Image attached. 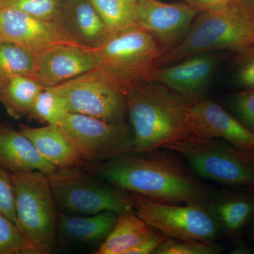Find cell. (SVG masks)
Returning <instances> with one entry per match:
<instances>
[{"instance_id": "obj_36", "label": "cell", "mask_w": 254, "mask_h": 254, "mask_svg": "<svg viewBox=\"0 0 254 254\" xmlns=\"http://www.w3.org/2000/svg\"><path fill=\"white\" fill-rule=\"evenodd\" d=\"M253 238L254 240V230H253Z\"/></svg>"}, {"instance_id": "obj_28", "label": "cell", "mask_w": 254, "mask_h": 254, "mask_svg": "<svg viewBox=\"0 0 254 254\" xmlns=\"http://www.w3.org/2000/svg\"><path fill=\"white\" fill-rule=\"evenodd\" d=\"M222 252L215 242L167 238L153 254H218Z\"/></svg>"}, {"instance_id": "obj_25", "label": "cell", "mask_w": 254, "mask_h": 254, "mask_svg": "<svg viewBox=\"0 0 254 254\" xmlns=\"http://www.w3.org/2000/svg\"><path fill=\"white\" fill-rule=\"evenodd\" d=\"M68 113L63 98L51 88H45L35 100L28 118L38 123L59 125Z\"/></svg>"}, {"instance_id": "obj_32", "label": "cell", "mask_w": 254, "mask_h": 254, "mask_svg": "<svg viewBox=\"0 0 254 254\" xmlns=\"http://www.w3.org/2000/svg\"><path fill=\"white\" fill-rule=\"evenodd\" d=\"M168 238L166 236L155 230V232L144 242L132 249L127 254H153L159 246Z\"/></svg>"}, {"instance_id": "obj_2", "label": "cell", "mask_w": 254, "mask_h": 254, "mask_svg": "<svg viewBox=\"0 0 254 254\" xmlns=\"http://www.w3.org/2000/svg\"><path fill=\"white\" fill-rule=\"evenodd\" d=\"M187 103L156 82L141 80L129 85L126 106L133 134V152L157 150L190 135L185 123Z\"/></svg>"}, {"instance_id": "obj_12", "label": "cell", "mask_w": 254, "mask_h": 254, "mask_svg": "<svg viewBox=\"0 0 254 254\" xmlns=\"http://www.w3.org/2000/svg\"><path fill=\"white\" fill-rule=\"evenodd\" d=\"M199 13L183 1L141 0L136 26L150 33L165 53L183 41Z\"/></svg>"}, {"instance_id": "obj_35", "label": "cell", "mask_w": 254, "mask_h": 254, "mask_svg": "<svg viewBox=\"0 0 254 254\" xmlns=\"http://www.w3.org/2000/svg\"><path fill=\"white\" fill-rule=\"evenodd\" d=\"M248 2L250 3V4L252 5V6H253V7L254 8V0H252V1H251V2L250 1H248Z\"/></svg>"}, {"instance_id": "obj_13", "label": "cell", "mask_w": 254, "mask_h": 254, "mask_svg": "<svg viewBox=\"0 0 254 254\" xmlns=\"http://www.w3.org/2000/svg\"><path fill=\"white\" fill-rule=\"evenodd\" d=\"M216 52L190 55L177 63L153 68L144 80L156 82L186 100L200 98L220 63Z\"/></svg>"}, {"instance_id": "obj_6", "label": "cell", "mask_w": 254, "mask_h": 254, "mask_svg": "<svg viewBox=\"0 0 254 254\" xmlns=\"http://www.w3.org/2000/svg\"><path fill=\"white\" fill-rule=\"evenodd\" d=\"M17 226L38 254L56 247L59 213L46 174L11 173Z\"/></svg>"}, {"instance_id": "obj_34", "label": "cell", "mask_w": 254, "mask_h": 254, "mask_svg": "<svg viewBox=\"0 0 254 254\" xmlns=\"http://www.w3.org/2000/svg\"><path fill=\"white\" fill-rule=\"evenodd\" d=\"M237 245L235 246L234 250H232V254H252V250H251L248 245L244 242H240L239 239H237Z\"/></svg>"}, {"instance_id": "obj_21", "label": "cell", "mask_w": 254, "mask_h": 254, "mask_svg": "<svg viewBox=\"0 0 254 254\" xmlns=\"http://www.w3.org/2000/svg\"><path fill=\"white\" fill-rule=\"evenodd\" d=\"M155 232L134 212L119 215L113 230L100 244L96 254H127Z\"/></svg>"}, {"instance_id": "obj_11", "label": "cell", "mask_w": 254, "mask_h": 254, "mask_svg": "<svg viewBox=\"0 0 254 254\" xmlns=\"http://www.w3.org/2000/svg\"><path fill=\"white\" fill-rule=\"evenodd\" d=\"M185 123L191 136L222 140L240 149L254 151V133L213 100H187Z\"/></svg>"}, {"instance_id": "obj_10", "label": "cell", "mask_w": 254, "mask_h": 254, "mask_svg": "<svg viewBox=\"0 0 254 254\" xmlns=\"http://www.w3.org/2000/svg\"><path fill=\"white\" fill-rule=\"evenodd\" d=\"M59 126L74 142L85 162L103 163L133 152V131L125 123L68 113Z\"/></svg>"}, {"instance_id": "obj_30", "label": "cell", "mask_w": 254, "mask_h": 254, "mask_svg": "<svg viewBox=\"0 0 254 254\" xmlns=\"http://www.w3.org/2000/svg\"><path fill=\"white\" fill-rule=\"evenodd\" d=\"M233 78L235 84L242 89L254 88V45L237 52Z\"/></svg>"}, {"instance_id": "obj_9", "label": "cell", "mask_w": 254, "mask_h": 254, "mask_svg": "<svg viewBox=\"0 0 254 254\" xmlns=\"http://www.w3.org/2000/svg\"><path fill=\"white\" fill-rule=\"evenodd\" d=\"M129 193L133 212L168 238L215 242L220 230L206 205L170 204Z\"/></svg>"}, {"instance_id": "obj_27", "label": "cell", "mask_w": 254, "mask_h": 254, "mask_svg": "<svg viewBox=\"0 0 254 254\" xmlns=\"http://www.w3.org/2000/svg\"><path fill=\"white\" fill-rule=\"evenodd\" d=\"M0 254H38L17 225L0 213Z\"/></svg>"}, {"instance_id": "obj_20", "label": "cell", "mask_w": 254, "mask_h": 254, "mask_svg": "<svg viewBox=\"0 0 254 254\" xmlns=\"http://www.w3.org/2000/svg\"><path fill=\"white\" fill-rule=\"evenodd\" d=\"M118 215L112 211L88 215L59 213L58 234L69 243L100 245L113 230Z\"/></svg>"}, {"instance_id": "obj_14", "label": "cell", "mask_w": 254, "mask_h": 254, "mask_svg": "<svg viewBox=\"0 0 254 254\" xmlns=\"http://www.w3.org/2000/svg\"><path fill=\"white\" fill-rule=\"evenodd\" d=\"M0 41L11 42L35 54L55 45L82 46L59 23L9 8L0 9Z\"/></svg>"}, {"instance_id": "obj_4", "label": "cell", "mask_w": 254, "mask_h": 254, "mask_svg": "<svg viewBox=\"0 0 254 254\" xmlns=\"http://www.w3.org/2000/svg\"><path fill=\"white\" fill-rule=\"evenodd\" d=\"M163 148L182 155L199 177L230 188L254 192V151L240 149L222 140L190 134Z\"/></svg>"}, {"instance_id": "obj_23", "label": "cell", "mask_w": 254, "mask_h": 254, "mask_svg": "<svg viewBox=\"0 0 254 254\" xmlns=\"http://www.w3.org/2000/svg\"><path fill=\"white\" fill-rule=\"evenodd\" d=\"M98 11L110 33L136 26L141 0H89Z\"/></svg>"}, {"instance_id": "obj_1", "label": "cell", "mask_w": 254, "mask_h": 254, "mask_svg": "<svg viewBox=\"0 0 254 254\" xmlns=\"http://www.w3.org/2000/svg\"><path fill=\"white\" fill-rule=\"evenodd\" d=\"M87 170L119 189L170 204L206 205L216 192L175 157L153 151L126 153Z\"/></svg>"}, {"instance_id": "obj_3", "label": "cell", "mask_w": 254, "mask_h": 254, "mask_svg": "<svg viewBox=\"0 0 254 254\" xmlns=\"http://www.w3.org/2000/svg\"><path fill=\"white\" fill-rule=\"evenodd\" d=\"M254 45V8L240 0L219 9L202 11L183 41L163 53L157 67L177 63L190 55L230 50Z\"/></svg>"}, {"instance_id": "obj_24", "label": "cell", "mask_w": 254, "mask_h": 254, "mask_svg": "<svg viewBox=\"0 0 254 254\" xmlns=\"http://www.w3.org/2000/svg\"><path fill=\"white\" fill-rule=\"evenodd\" d=\"M36 54L15 43L0 41V81L12 76L31 77Z\"/></svg>"}, {"instance_id": "obj_29", "label": "cell", "mask_w": 254, "mask_h": 254, "mask_svg": "<svg viewBox=\"0 0 254 254\" xmlns=\"http://www.w3.org/2000/svg\"><path fill=\"white\" fill-rule=\"evenodd\" d=\"M230 105L237 120L254 134V88L232 95Z\"/></svg>"}, {"instance_id": "obj_15", "label": "cell", "mask_w": 254, "mask_h": 254, "mask_svg": "<svg viewBox=\"0 0 254 254\" xmlns=\"http://www.w3.org/2000/svg\"><path fill=\"white\" fill-rule=\"evenodd\" d=\"M98 68L93 48L78 45L58 44L36 54L31 77L44 88H51Z\"/></svg>"}, {"instance_id": "obj_8", "label": "cell", "mask_w": 254, "mask_h": 254, "mask_svg": "<svg viewBox=\"0 0 254 254\" xmlns=\"http://www.w3.org/2000/svg\"><path fill=\"white\" fill-rule=\"evenodd\" d=\"M51 88L63 98L68 113L83 114L108 123H125L127 88L102 68Z\"/></svg>"}, {"instance_id": "obj_17", "label": "cell", "mask_w": 254, "mask_h": 254, "mask_svg": "<svg viewBox=\"0 0 254 254\" xmlns=\"http://www.w3.org/2000/svg\"><path fill=\"white\" fill-rule=\"evenodd\" d=\"M0 167L11 173L39 171L48 175L56 167L43 158L20 130L0 124Z\"/></svg>"}, {"instance_id": "obj_16", "label": "cell", "mask_w": 254, "mask_h": 254, "mask_svg": "<svg viewBox=\"0 0 254 254\" xmlns=\"http://www.w3.org/2000/svg\"><path fill=\"white\" fill-rule=\"evenodd\" d=\"M19 130L38 153L57 168H79L85 163L74 142L59 125L35 128L21 125Z\"/></svg>"}, {"instance_id": "obj_33", "label": "cell", "mask_w": 254, "mask_h": 254, "mask_svg": "<svg viewBox=\"0 0 254 254\" xmlns=\"http://www.w3.org/2000/svg\"><path fill=\"white\" fill-rule=\"evenodd\" d=\"M187 4L191 5L200 12L219 9L227 5L233 4L240 0H182Z\"/></svg>"}, {"instance_id": "obj_5", "label": "cell", "mask_w": 254, "mask_h": 254, "mask_svg": "<svg viewBox=\"0 0 254 254\" xmlns=\"http://www.w3.org/2000/svg\"><path fill=\"white\" fill-rule=\"evenodd\" d=\"M60 213L95 215L133 212L129 193L79 168L57 169L47 175Z\"/></svg>"}, {"instance_id": "obj_26", "label": "cell", "mask_w": 254, "mask_h": 254, "mask_svg": "<svg viewBox=\"0 0 254 254\" xmlns=\"http://www.w3.org/2000/svg\"><path fill=\"white\" fill-rule=\"evenodd\" d=\"M66 0H0V9L23 11L41 19L60 23Z\"/></svg>"}, {"instance_id": "obj_19", "label": "cell", "mask_w": 254, "mask_h": 254, "mask_svg": "<svg viewBox=\"0 0 254 254\" xmlns=\"http://www.w3.org/2000/svg\"><path fill=\"white\" fill-rule=\"evenodd\" d=\"M60 24L82 46L94 48L110 32L89 0H66Z\"/></svg>"}, {"instance_id": "obj_7", "label": "cell", "mask_w": 254, "mask_h": 254, "mask_svg": "<svg viewBox=\"0 0 254 254\" xmlns=\"http://www.w3.org/2000/svg\"><path fill=\"white\" fill-rule=\"evenodd\" d=\"M93 49L98 68L127 88L134 82L144 80L157 67L163 54L153 36L137 26L110 33Z\"/></svg>"}, {"instance_id": "obj_18", "label": "cell", "mask_w": 254, "mask_h": 254, "mask_svg": "<svg viewBox=\"0 0 254 254\" xmlns=\"http://www.w3.org/2000/svg\"><path fill=\"white\" fill-rule=\"evenodd\" d=\"M206 207L220 232L237 240L254 218V192L229 190L215 192Z\"/></svg>"}, {"instance_id": "obj_31", "label": "cell", "mask_w": 254, "mask_h": 254, "mask_svg": "<svg viewBox=\"0 0 254 254\" xmlns=\"http://www.w3.org/2000/svg\"><path fill=\"white\" fill-rule=\"evenodd\" d=\"M0 213L17 224L15 190L11 173L0 167Z\"/></svg>"}, {"instance_id": "obj_22", "label": "cell", "mask_w": 254, "mask_h": 254, "mask_svg": "<svg viewBox=\"0 0 254 254\" xmlns=\"http://www.w3.org/2000/svg\"><path fill=\"white\" fill-rule=\"evenodd\" d=\"M44 88L30 76L5 78L0 81V100L13 118H28L35 100Z\"/></svg>"}]
</instances>
